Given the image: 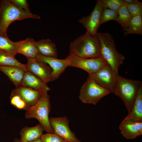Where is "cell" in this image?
<instances>
[{
  "label": "cell",
  "instance_id": "30bf717a",
  "mask_svg": "<svg viewBox=\"0 0 142 142\" xmlns=\"http://www.w3.org/2000/svg\"><path fill=\"white\" fill-rule=\"evenodd\" d=\"M103 7L100 0H97L94 7L88 16H84L78 20L79 22L85 27L86 32L96 35L100 26V16Z\"/></svg>",
  "mask_w": 142,
  "mask_h": 142
},
{
  "label": "cell",
  "instance_id": "7a4b0ae2",
  "mask_svg": "<svg viewBox=\"0 0 142 142\" xmlns=\"http://www.w3.org/2000/svg\"><path fill=\"white\" fill-rule=\"evenodd\" d=\"M27 18L40 19L38 15L21 9L9 0H2L0 2V36L8 38V28L13 21Z\"/></svg>",
  "mask_w": 142,
  "mask_h": 142
},
{
  "label": "cell",
  "instance_id": "603a6c76",
  "mask_svg": "<svg viewBox=\"0 0 142 142\" xmlns=\"http://www.w3.org/2000/svg\"><path fill=\"white\" fill-rule=\"evenodd\" d=\"M15 66L21 67L26 71V64H23L6 52L0 50V66Z\"/></svg>",
  "mask_w": 142,
  "mask_h": 142
},
{
  "label": "cell",
  "instance_id": "5bb4252c",
  "mask_svg": "<svg viewBox=\"0 0 142 142\" xmlns=\"http://www.w3.org/2000/svg\"><path fill=\"white\" fill-rule=\"evenodd\" d=\"M119 129L121 134L125 138L134 139L142 135V122L123 119Z\"/></svg>",
  "mask_w": 142,
  "mask_h": 142
},
{
  "label": "cell",
  "instance_id": "277c9868",
  "mask_svg": "<svg viewBox=\"0 0 142 142\" xmlns=\"http://www.w3.org/2000/svg\"><path fill=\"white\" fill-rule=\"evenodd\" d=\"M48 92H44L34 105L30 106L26 110L25 116L26 119H36L47 133H54L49 121V115L52 106L50 97Z\"/></svg>",
  "mask_w": 142,
  "mask_h": 142
},
{
  "label": "cell",
  "instance_id": "7c38bea8",
  "mask_svg": "<svg viewBox=\"0 0 142 142\" xmlns=\"http://www.w3.org/2000/svg\"><path fill=\"white\" fill-rule=\"evenodd\" d=\"M27 59L28 62L26 66L27 71L46 83L52 82L51 76L52 69L48 64L38 62L34 58Z\"/></svg>",
  "mask_w": 142,
  "mask_h": 142
},
{
  "label": "cell",
  "instance_id": "d6a6232c",
  "mask_svg": "<svg viewBox=\"0 0 142 142\" xmlns=\"http://www.w3.org/2000/svg\"><path fill=\"white\" fill-rule=\"evenodd\" d=\"M14 142H18L17 139H15L14 140Z\"/></svg>",
  "mask_w": 142,
  "mask_h": 142
},
{
  "label": "cell",
  "instance_id": "d6986e66",
  "mask_svg": "<svg viewBox=\"0 0 142 142\" xmlns=\"http://www.w3.org/2000/svg\"><path fill=\"white\" fill-rule=\"evenodd\" d=\"M44 131L43 126L40 123L33 127L25 126L19 133L20 138L17 139L18 142H29L40 138Z\"/></svg>",
  "mask_w": 142,
  "mask_h": 142
},
{
  "label": "cell",
  "instance_id": "4316f807",
  "mask_svg": "<svg viewBox=\"0 0 142 142\" xmlns=\"http://www.w3.org/2000/svg\"><path fill=\"white\" fill-rule=\"evenodd\" d=\"M125 5L126 6L129 12L133 17L142 16V2L138 1L136 2Z\"/></svg>",
  "mask_w": 142,
  "mask_h": 142
},
{
  "label": "cell",
  "instance_id": "4dcf8cb0",
  "mask_svg": "<svg viewBox=\"0 0 142 142\" xmlns=\"http://www.w3.org/2000/svg\"><path fill=\"white\" fill-rule=\"evenodd\" d=\"M124 5H127L138 2V0H121Z\"/></svg>",
  "mask_w": 142,
  "mask_h": 142
},
{
  "label": "cell",
  "instance_id": "484cf974",
  "mask_svg": "<svg viewBox=\"0 0 142 142\" xmlns=\"http://www.w3.org/2000/svg\"><path fill=\"white\" fill-rule=\"evenodd\" d=\"M103 8L118 11L123 4L121 0H100Z\"/></svg>",
  "mask_w": 142,
  "mask_h": 142
},
{
  "label": "cell",
  "instance_id": "9a60e30c",
  "mask_svg": "<svg viewBox=\"0 0 142 142\" xmlns=\"http://www.w3.org/2000/svg\"><path fill=\"white\" fill-rule=\"evenodd\" d=\"M36 41L31 38L14 42L18 53L22 54L27 58H35L39 54L36 45Z\"/></svg>",
  "mask_w": 142,
  "mask_h": 142
},
{
  "label": "cell",
  "instance_id": "3957f363",
  "mask_svg": "<svg viewBox=\"0 0 142 142\" xmlns=\"http://www.w3.org/2000/svg\"><path fill=\"white\" fill-rule=\"evenodd\" d=\"M96 35L100 44V57L110 66L114 74L119 75L118 69L123 63L125 57L117 50L114 39L110 34L97 32Z\"/></svg>",
  "mask_w": 142,
  "mask_h": 142
},
{
  "label": "cell",
  "instance_id": "2e32d148",
  "mask_svg": "<svg viewBox=\"0 0 142 142\" xmlns=\"http://www.w3.org/2000/svg\"><path fill=\"white\" fill-rule=\"evenodd\" d=\"M21 86L44 92H48L50 90L47 83L28 71H26L24 74Z\"/></svg>",
  "mask_w": 142,
  "mask_h": 142
},
{
  "label": "cell",
  "instance_id": "83f0119b",
  "mask_svg": "<svg viewBox=\"0 0 142 142\" xmlns=\"http://www.w3.org/2000/svg\"><path fill=\"white\" fill-rule=\"evenodd\" d=\"M11 104L20 110H25L27 109L25 102L18 95H15L10 97Z\"/></svg>",
  "mask_w": 142,
  "mask_h": 142
},
{
  "label": "cell",
  "instance_id": "e0dca14e",
  "mask_svg": "<svg viewBox=\"0 0 142 142\" xmlns=\"http://www.w3.org/2000/svg\"><path fill=\"white\" fill-rule=\"evenodd\" d=\"M0 70L13 83L16 88L21 86L22 82L26 71L18 66H0Z\"/></svg>",
  "mask_w": 142,
  "mask_h": 142
},
{
  "label": "cell",
  "instance_id": "8992f818",
  "mask_svg": "<svg viewBox=\"0 0 142 142\" xmlns=\"http://www.w3.org/2000/svg\"><path fill=\"white\" fill-rule=\"evenodd\" d=\"M110 93L107 89L88 77L81 88L79 98L84 103L96 105L103 98Z\"/></svg>",
  "mask_w": 142,
  "mask_h": 142
},
{
  "label": "cell",
  "instance_id": "ac0fdd59",
  "mask_svg": "<svg viewBox=\"0 0 142 142\" xmlns=\"http://www.w3.org/2000/svg\"><path fill=\"white\" fill-rule=\"evenodd\" d=\"M124 120L142 122V83L138 89L131 110Z\"/></svg>",
  "mask_w": 142,
  "mask_h": 142
},
{
  "label": "cell",
  "instance_id": "1f68e13d",
  "mask_svg": "<svg viewBox=\"0 0 142 142\" xmlns=\"http://www.w3.org/2000/svg\"><path fill=\"white\" fill-rule=\"evenodd\" d=\"M29 142H42V141L40 138H39Z\"/></svg>",
  "mask_w": 142,
  "mask_h": 142
},
{
  "label": "cell",
  "instance_id": "d4e9b609",
  "mask_svg": "<svg viewBox=\"0 0 142 142\" xmlns=\"http://www.w3.org/2000/svg\"><path fill=\"white\" fill-rule=\"evenodd\" d=\"M118 14L117 11L103 8L100 16V25L109 21H115L117 18Z\"/></svg>",
  "mask_w": 142,
  "mask_h": 142
},
{
  "label": "cell",
  "instance_id": "ffe728a7",
  "mask_svg": "<svg viewBox=\"0 0 142 142\" xmlns=\"http://www.w3.org/2000/svg\"><path fill=\"white\" fill-rule=\"evenodd\" d=\"M38 54L44 56L57 58L58 53L55 45L49 39H43L36 41Z\"/></svg>",
  "mask_w": 142,
  "mask_h": 142
},
{
  "label": "cell",
  "instance_id": "8fae6325",
  "mask_svg": "<svg viewBox=\"0 0 142 142\" xmlns=\"http://www.w3.org/2000/svg\"><path fill=\"white\" fill-rule=\"evenodd\" d=\"M35 58L38 62L47 64L52 69L51 76L52 82L57 79L66 68L70 66V61L66 58L59 59L57 58L45 57L38 54Z\"/></svg>",
  "mask_w": 142,
  "mask_h": 142
},
{
  "label": "cell",
  "instance_id": "ba28073f",
  "mask_svg": "<svg viewBox=\"0 0 142 142\" xmlns=\"http://www.w3.org/2000/svg\"><path fill=\"white\" fill-rule=\"evenodd\" d=\"M50 124L54 133L59 136L67 142H81L76 136L75 134L70 129L69 121L67 117H50Z\"/></svg>",
  "mask_w": 142,
  "mask_h": 142
},
{
  "label": "cell",
  "instance_id": "52a82bcc",
  "mask_svg": "<svg viewBox=\"0 0 142 142\" xmlns=\"http://www.w3.org/2000/svg\"><path fill=\"white\" fill-rule=\"evenodd\" d=\"M110 66L106 64L96 72L89 74L88 77L110 93H114L117 82V76Z\"/></svg>",
  "mask_w": 142,
  "mask_h": 142
},
{
  "label": "cell",
  "instance_id": "cb8c5ba5",
  "mask_svg": "<svg viewBox=\"0 0 142 142\" xmlns=\"http://www.w3.org/2000/svg\"><path fill=\"white\" fill-rule=\"evenodd\" d=\"M0 50H3L10 56L15 57L18 53L14 42L8 38L0 36Z\"/></svg>",
  "mask_w": 142,
  "mask_h": 142
},
{
  "label": "cell",
  "instance_id": "5b68a950",
  "mask_svg": "<svg viewBox=\"0 0 142 142\" xmlns=\"http://www.w3.org/2000/svg\"><path fill=\"white\" fill-rule=\"evenodd\" d=\"M141 82L139 81L128 79L119 75L117 76L114 93L123 102L128 114L131 110L138 88Z\"/></svg>",
  "mask_w": 142,
  "mask_h": 142
},
{
  "label": "cell",
  "instance_id": "7402d4cb",
  "mask_svg": "<svg viewBox=\"0 0 142 142\" xmlns=\"http://www.w3.org/2000/svg\"><path fill=\"white\" fill-rule=\"evenodd\" d=\"M124 34L125 36L130 34L142 35V16L132 17L129 27Z\"/></svg>",
  "mask_w": 142,
  "mask_h": 142
},
{
  "label": "cell",
  "instance_id": "f1b7e54d",
  "mask_svg": "<svg viewBox=\"0 0 142 142\" xmlns=\"http://www.w3.org/2000/svg\"><path fill=\"white\" fill-rule=\"evenodd\" d=\"M40 139L42 142H67L63 139L54 133L43 134Z\"/></svg>",
  "mask_w": 142,
  "mask_h": 142
},
{
  "label": "cell",
  "instance_id": "f546056e",
  "mask_svg": "<svg viewBox=\"0 0 142 142\" xmlns=\"http://www.w3.org/2000/svg\"><path fill=\"white\" fill-rule=\"evenodd\" d=\"M13 4L18 8L28 12H31L28 1L26 0H9Z\"/></svg>",
  "mask_w": 142,
  "mask_h": 142
},
{
  "label": "cell",
  "instance_id": "44dd1931",
  "mask_svg": "<svg viewBox=\"0 0 142 142\" xmlns=\"http://www.w3.org/2000/svg\"><path fill=\"white\" fill-rule=\"evenodd\" d=\"M118 12V16L115 21L122 27L124 32L128 28L133 17L129 12L126 6L123 5Z\"/></svg>",
  "mask_w": 142,
  "mask_h": 142
},
{
  "label": "cell",
  "instance_id": "4fadbf2b",
  "mask_svg": "<svg viewBox=\"0 0 142 142\" xmlns=\"http://www.w3.org/2000/svg\"><path fill=\"white\" fill-rule=\"evenodd\" d=\"M44 92L21 86L14 89L12 91L10 97L15 95L19 96L25 102L28 108L34 105Z\"/></svg>",
  "mask_w": 142,
  "mask_h": 142
},
{
  "label": "cell",
  "instance_id": "9c48e42d",
  "mask_svg": "<svg viewBox=\"0 0 142 142\" xmlns=\"http://www.w3.org/2000/svg\"><path fill=\"white\" fill-rule=\"evenodd\" d=\"M66 58L70 61V66L83 69L89 74L96 72L107 64L101 57L83 58L69 55Z\"/></svg>",
  "mask_w": 142,
  "mask_h": 142
},
{
  "label": "cell",
  "instance_id": "6da1fadb",
  "mask_svg": "<svg viewBox=\"0 0 142 142\" xmlns=\"http://www.w3.org/2000/svg\"><path fill=\"white\" fill-rule=\"evenodd\" d=\"M69 55L83 58L101 57L100 45L96 35L86 32L70 42Z\"/></svg>",
  "mask_w": 142,
  "mask_h": 142
}]
</instances>
